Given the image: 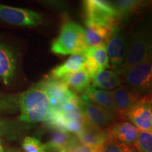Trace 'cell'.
Masks as SVG:
<instances>
[{
  "mask_svg": "<svg viewBox=\"0 0 152 152\" xmlns=\"http://www.w3.org/2000/svg\"><path fill=\"white\" fill-rule=\"evenodd\" d=\"M65 152H96V149L83 145V144H78Z\"/></svg>",
  "mask_w": 152,
  "mask_h": 152,
  "instance_id": "obj_27",
  "label": "cell"
},
{
  "mask_svg": "<svg viewBox=\"0 0 152 152\" xmlns=\"http://www.w3.org/2000/svg\"><path fill=\"white\" fill-rule=\"evenodd\" d=\"M121 83L141 98L152 96V59L142 63L120 75Z\"/></svg>",
  "mask_w": 152,
  "mask_h": 152,
  "instance_id": "obj_5",
  "label": "cell"
},
{
  "mask_svg": "<svg viewBox=\"0 0 152 152\" xmlns=\"http://www.w3.org/2000/svg\"><path fill=\"white\" fill-rule=\"evenodd\" d=\"M0 18L19 26H37L43 20L42 15L34 11L2 4H0Z\"/></svg>",
  "mask_w": 152,
  "mask_h": 152,
  "instance_id": "obj_9",
  "label": "cell"
},
{
  "mask_svg": "<svg viewBox=\"0 0 152 152\" xmlns=\"http://www.w3.org/2000/svg\"><path fill=\"white\" fill-rule=\"evenodd\" d=\"M109 136L120 143L133 149L136 143L139 130L128 121L114 123L108 129Z\"/></svg>",
  "mask_w": 152,
  "mask_h": 152,
  "instance_id": "obj_14",
  "label": "cell"
},
{
  "mask_svg": "<svg viewBox=\"0 0 152 152\" xmlns=\"http://www.w3.org/2000/svg\"><path fill=\"white\" fill-rule=\"evenodd\" d=\"M133 149L136 152H152V132L139 130Z\"/></svg>",
  "mask_w": 152,
  "mask_h": 152,
  "instance_id": "obj_24",
  "label": "cell"
},
{
  "mask_svg": "<svg viewBox=\"0 0 152 152\" xmlns=\"http://www.w3.org/2000/svg\"><path fill=\"white\" fill-rule=\"evenodd\" d=\"M85 41L87 47H96L106 45L113 26L87 20H85Z\"/></svg>",
  "mask_w": 152,
  "mask_h": 152,
  "instance_id": "obj_15",
  "label": "cell"
},
{
  "mask_svg": "<svg viewBox=\"0 0 152 152\" xmlns=\"http://www.w3.org/2000/svg\"><path fill=\"white\" fill-rule=\"evenodd\" d=\"M85 20L115 26L117 12L111 1L102 0H87L83 1Z\"/></svg>",
  "mask_w": 152,
  "mask_h": 152,
  "instance_id": "obj_7",
  "label": "cell"
},
{
  "mask_svg": "<svg viewBox=\"0 0 152 152\" xmlns=\"http://www.w3.org/2000/svg\"><path fill=\"white\" fill-rule=\"evenodd\" d=\"M63 82L78 92H84L90 86L91 77L85 68L68 74L61 79Z\"/></svg>",
  "mask_w": 152,
  "mask_h": 152,
  "instance_id": "obj_22",
  "label": "cell"
},
{
  "mask_svg": "<svg viewBox=\"0 0 152 152\" xmlns=\"http://www.w3.org/2000/svg\"><path fill=\"white\" fill-rule=\"evenodd\" d=\"M85 29L76 23H64L59 35L53 42L51 50L61 55L83 54L87 48Z\"/></svg>",
  "mask_w": 152,
  "mask_h": 152,
  "instance_id": "obj_4",
  "label": "cell"
},
{
  "mask_svg": "<svg viewBox=\"0 0 152 152\" xmlns=\"http://www.w3.org/2000/svg\"><path fill=\"white\" fill-rule=\"evenodd\" d=\"M152 59V18H147L137 22L133 28L126 56L118 71L121 75L128 69Z\"/></svg>",
  "mask_w": 152,
  "mask_h": 152,
  "instance_id": "obj_1",
  "label": "cell"
},
{
  "mask_svg": "<svg viewBox=\"0 0 152 152\" xmlns=\"http://www.w3.org/2000/svg\"><path fill=\"white\" fill-rule=\"evenodd\" d=\"M93 87L109 90L115 89L121 85L120 75L116 71L103 70L92 77Z\"/></svg>",
  "mask_w": 152,
  "mask_h": 152,
  "instance_id": "obj_21",
  "label": "cell"
},
{
  "mask_svg": "<svg viewBox=\"0 0 152 152\" xmlns=\"http://www.w3.org/2000/svg\"><path fill=\"white\" fill-rule=\"evenodd\" d=\"M139 130L152 132V100L140 99L125 115Z\"/></svg>",
  "mask_w": 152,
  "mask_h": 152,
  "instance_id": "obj_10",
  "label": "cell"
},
{
  "mask_svg": "<svg viewBox=\"0 0 152 152\" xmlns=\"http://www.w3.org/2000/svg\"><path fill=\"white\" fill-rule=\"evenodd\" d=\"M79 106L87 122L94 126L105 130L114 123V115L83 95L79 97Z\"/></svg>",
  "mask_w": 152,
  "mask_h": 152,
  "instance_id": "obj_8",
  "label": "cell"
},
{
  "mask_svg": "<svg viewBox=\"0 0 152 152\" xmlns=\"http://www.w3.org/2000/svg\"><path fill=\"white\" fill-rule=\"evenodd\" d=\"M151 100H152V98H151Z\"/></svg>",
  "mask_w": 152,
  "mask_h": 152,
  "instance_id": "obj_29",
  "label": "cell"
},
{
  "mask_svg": "<svg viewBox=\"0 0 152 152\" xmlns=\"http://www.w3.org/2000/svg\"><path fill=\"white\" fill-rule=\"evenodd\" d=\"M83 96L88 99L91 102L97 104L103 109H106L113 115L118 114L115 107L113 95L111 92L107 90H99L93 86H90L83 92Z\"/></svg>",
  "mask_w": 152,
  "mask_h": 152,
  "instance_id": "obj_17",
  "label": "cell"
},
{
  "mask_svg": "<svg viewBox=\"0 0 152 152\" xmlns=\"http://www.w3.org/2000/svg\"><path fill=\"white\" fill-rule=\"evenodd\" d=\"M44 86L50 100L51 107H58L77 96L61 80L51 77L43 81Z\"/></svg>",
  "mask_w": 152,
  "mask_h": 152,
  "instance_id": "obj_11",
  "label": "cell"
},
{
  "mask_svg": "<svg viewBox=\"0 0 152 152\" xmlns=\"http://www.w3.org/2000/svg\"><path fill=\"white\" fill-rule=\"evenodd\" d=\"M113 4L117 12V19H125L148 4L144 1H115Z\"/></svg>",
  "mask_w": 152,
  "mask_h": 152,
  "instance_id": "obj_23",
  "label": "cell"
},
{
  "mask_svg": "<svg viewBox=\"0 0 152 152\" xmlns=\"http://www.w3.org/2000/svg\"><path fill=\"white\" fill-rule=\"evenodd\" d=\"M79 143L83 145L97 149L109 137L108 130L94 126L88 122L76 134Z\"/></svg>",
  "mask_w": 152,
  "mask_h": 152,
  "instance_id": "obj_13",
  "label": "cell"
},
{
  "mask_svg": "<svg viewBox=\"0 0 152 152\" xmlns=\"http://www.w3.org/2000/svg\"><path fill=\"white\" fill-rule=\"evenodd\" d=\"M129 37L116 26L112 28L106 47L109 59V67L118 71L124 62L128 51Z\"/></svg>",
  "mask_w": 152,
  "mask_h": 152,
  "instance_id": "obj_6",
  "label": "cell"
},
{
  "mask_svg": "<svg viewBox=\"0 0 152 152\" xmlns=\"http://www.w3.org/2000/svg\"><path fill=\"white\" fill-rule=\"evenodd\" d=\"M0 152H4V150H3V148L0 146Z\"/></svg>",
  "mask_w": 152,
  "mask_h": 152,
  "instance_id": "obj_28",
  "label": "cell"
},
{
  "mask_svg": "<svg viewBox=\"0 0 152 152\" xmlns=\"http://www.w3.org/2000/svg\"><path fill=\"white\" fill-rule=\"evenodd\" d=\"M96 152H134L131 148L127 147L109 136L104 143L96 149Z\"/></svg>",
  "mask_w": 152,
  "mask_h": 152,
  "instance_id": "obj_25",
  "label": "cell"
},
{
  "mask_svg": "<svg viewBox=\"0 0 152 152\" xmlns=\"http://www.w3.org/2000/svg\"><path fill=\"white\" fill-rule=\"evenodd\" d=\"M19 107L20 121L30 123L45 121L52 107L43 81L23 93L19 99Z\"/></svg>",
  "mask_w": 152,
  "mask_h": 152,
  "instance_id": "obj_2",
  "label": "cell"
},
{
  "mask_svg": "<svg viewBox=\"0 0 152 152\" xmlns=\"http://www.w3.org/2000/svg\"><path fill=\"white\" fill-rule=\"evenodd\" d=\"M16 61L14 55L7 47L0 45V78L7 85L14 75Z\"/></svg>",
  "mask_w": 152,
  "mask_h": 152,
  "instance_id": "obj_20",
  "label": "cell"
},
{
  "mask_svg": "<svg viewBox=\"0 0 152 152\" xmlns=\"http://www.w3.org/2000/svg\"><path fill=\"white\" fill-rule=\"evenodd\" d=\"M83 54L86 57L85 68L90 74L91 80L99 72L109 67V59L106 45L87 47Z\"/></svg>",
  "mask_w": 152,
  "mask_h": 152,
  "instance_id": "obj_12",
  "label": "cell"
},
{
  "mask_svg": "<svg viewBox=\"0 0 152 152\" xmlns=\"http://www.w3.org/2000/svg\"><path fill=\"white\" fill-rule=\"evenodd\" d=\"M86 57L83 54H73L65 62L56 66L52 71V77L56 79H61L68 74L74 73L85 68Z\"/></svg>",
  "mask_w": 152,
  "mask_h": 152,
  "instance_id": "obj_19",
  "label": "cell"
},
{
  "mask_svg": "<svg viewBox=\"0 0 152 152\" xmlns=\"http://www.w3.org/2000/svg\"><path fill=\"white\" fill-rule=\"evenodd\" d=\"M78 144H80L76 136L70 132L57 130L45 146L47 149L56 152H65Z\"/></svg>",
  "mask_w": 152,
  "mask_h": 152,
  "instance_id": "obj_18",
  "label": "cell"
},
{
  "mask_svg": "<svg viewBox=\"0 0 152 152\" xmlns=\"http://www.w3.org/2000/svg\"><path fill=\"white\" fill-rule=\"evenodd\" d=\"M23 149L26 152H46L47 148L37 139L27 137L23 142Z\"/></svg>",
  "mask_w": 152,
  "mask_h": 152,
  "instance_id": "obj_26",
  "label": "cell"
},
{
  "mask_svg": "<svg viewBox=\"0 0 152 152\" xmlns=\"http://www.w3.org/2000/svg\"><path fill=\"white\" fill-rule=\"evenodd\" d=\"M45 121L58 130L75 134L87 122L80 109L77 96L58 107L51 108Z\"/></svg>",
  "mask_w": 152,
  "mask_h": 152,
  "instance_id": "obj_3",
  "label": "cell"
},
{
  "mask_svg": "<svg viewBox=\"0 0 152 152\" xmlns=\"http://www.w3.org/2000/svg\"><path fill=\"white\" fill-rule=\"evenodd\" d=\"M111 93L119 115H126L131 108L142 99L137 94L123 85L114 89Z\"/></svg>",
  "mask_w": 152,
  "mask_h": 152,
  "instance_id": "obj_16",
  "label": "cell"
}]
</instances>
